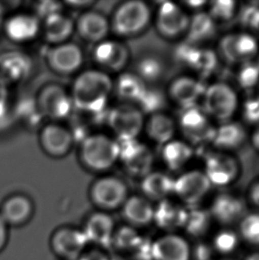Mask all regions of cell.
Here are the masks:
<instances>
[{"instance_id":"cell-7","label":"cell","mask_w":259,"mask_h":260,"mask_svg":"<svg viewBox=\"0 0 259 260\" xmlns=\"http://www.w3.org/2000/svg\"><path fill=\"white\" fill-rule=\"evenodd\" d=\"M146 116L134 104L119 103L109 109L105 123L116 141L139 139L143 133Z\"/></svg>"},{"instance_id":"cell-50","label":"cell","mask_w":259,"mask_h":260,"mask_svg":"<svg viewBox=\"0 0 259 260\" xmlns=\"http://www.w3.org/2000/svg\"><path fill=\"white\" fill-rule=\"evenodd\" d=\"M212 256V248L206 244H198L191 250V258L195 260H210Z\"/></svg>"},{"instance_id":"cell-54","label":"cell","mask_w":259,"mask_h":260,"mask_svg":"<svg viewBox=\"0 0 259 260\" xmlns=\"http://www.w3.org/2000/svg\"><path fill=\"white\" fill-rule=\"evenodd\" d=\"M65 4L74 9L78 8V9L85 11L91 9L92 8L91 7L94 5L95 2L93 1H68Z\"/></svg>"},{"instance_id":"cell-38","label":"cell","mask_w":259,"mask_h":260,"mask_svg":"<svg viewBox=\"0 0 259 260\" xmlns=\"http://www.w3.org/2000/svg\"><path fill=\"white\" fill-rule=\"evenodd\" d=\"M211 216L209 211L193 207L187 211L186 223L183 229L193 237L200 238L210 230Z\"/></svg>"},{"instance_id":"cell-17","label":"cell","mask_w":259,"mask_h":260,"mask_svg":"<svg viewBox=\"0 0 259 260\" xmlns=\"http://www.w3.org/2000/svg\"><path fill=\"white\" fill-rule=\"evenodd\" d=\"M206 85L192 75H180L173 78L166 88L165 94L169 102L181 109L199 105Z\"/></svg>"},{"instance_id":"cell-37","label":"cell","mask_w":259,"mask_h":260,"mask_svg":"<svg viewBox=\"0 0 259 260\" xmlns=\"http://www.w3.org/2000/svg\"><path fill=\"white\" fill-rule=\"evenodd\" d=\"M14 114L16 119L27 128H41L43 120L46 119L39 109L36 98L31 97L20 99L14 106Z\"/></svg>"},{"instance_id":"cell-1","label":"cell","mask_w":259,"mask_h":260,"mask_svg":"<svg viewBox=\"0 0 259 260\" xmlns=\"http://www.w3.org/2000/svg\"><path fill=\"white\" fill-rule=\"evenodd\" d=\"M113 91L114 79L111 75L99 69H90L77 75L70 93L75 110L90 116L93 121L98 118L105 120Z\"/></svg>"},{"instance_id":"cell-12","label":"cell","mask_w":259,"mask_h":260,"mask_svg":"<svg viewBox=\"0 0 259 260\" xmlns=\"http://www.w3.org/2000/svg\"><path fill=\"white\" fill-rule=\"evenodd\" d=\"M119 162L130 176L142 179L153 171L154 156L150 148L139 139L117 141Z\"/></svg>"},{"instance_id":"cell-4","label":"cell","mask_w":259,"mask_h":260,"mask_svg":"<svg viewBox=\"0 0 259 260\" xmlns=\"http://www.w3.org/2000/svg\"><path fill=\"white\" fill-rule=\"evenodd\" d=\"M240 105L235 88L226 82L217 81L206 85L201 107L210 119L222 123L234 120Z\"/></svg>"},{"instance_id":"cell-5","label":"cell","mask_w":259,"mask_h":260,"mask_svg":"<svg viewBox=\"0 0 259 260\" xmlns=\"http://www.w3.org/2000/svg\"><path fill=\"white\" fill-rule=\"evenodd\" d=\"M130 197L129 186L118 176L105 174L91 183L89 198L98 211L110 213L123 207Z\"/></svg>"},{"instance_id":"cell-26","label":"cell","mask_w":259,"mask_h":260,"mask_svg":"<svg viewBox=\"0 0 259 260\" xmlns=\"http://www.w3.org/2000/svg\"><path fill=\"white\" fill-rule=\"evenodd\" d=\"M0 215L9 228L26 225L34 215V204L29 197L15 193L7 197L0 207Z\"/></svg>"},{"instance_id":"cell-8","label":"cell","mask_w":259,"mask_h":260,"mask_svg":"<svg viewBox=\"0 0 259 260\" xmlns=\"http://www.w3.org/2000/svg\"><path fill=\"white\" fill-rule=\"evenodd\" d=\"M153 21L158 35L166 40L175 41L186 37L190 15L182 6L172 1H165L156 8Z\"/></svg>"},{"instance_id":"cell-34","label":"cell","mask_w":259,"mask_h":260,"mask_svg":"<svg viewBox=\"0 0 259 260\" xmlns=\"http://www.w3.org/2000/svg\"><path fill=\"white\" fill-rule=\"evenodd\" d=\"M217 35V23L207 11L196 12L190 16L189 26L186 34V42L203 46Z\"/></svg>"},{"instance_id":"cell-56","label":"cell","mask_w":259,"mask_h":260,"mask_svg":"<svg viewBox=\"0 0 259 260\" xmlns=\"http://www.w3.org/2000/svg\"><path fill=\"white\" fill-rule=\"evenodd\" d=\"M250 142L255 150L259 152V125L255 127L252 134L250 135Z\"/></svg>"},{"instance_id":"cell-14","label":"cell","mask_w":259,"mask_h":260,"mask_svg":"<svg viewBox=\"0 0 259 260\" xmlns=\"http://www.w3.org/2000/svg\"><path fill=\"white\" fill-rule=\"evenodd\" d=\"M84 59L83 48L71 41L51 46L46 54L47 66L60 76L78 74L84 66Z\"/></svg>"},{"instance_id":"cell-29","label":"cell","mask_w":259,"mask_h":260,"mask_svg":"<svg viewBox=\"0 0 259 260\" xmlns=\"http://www.w3.org/2000/svg\"><path fill=\"white\" fill-rule=\"evenodd\" d=\"M153 260H190L191 247L182 236L168 234L152 243Z\"/></svg>"},{"instance_id":"cell-58","label":"cell","mask_w":259,"mask_h":260,"mask_svg":"<svg viewBox=\"0 0 259 260\" xmlns=\"http://www.w3.org/2000/svg\"><path fill=\"white\" fill-rule=\"evenodd\" d=\"M110 260H123L122 257H111L110 258Z\"/></svg>"},{"instance_id":"cell-21","label":"cell","mask_w":259,"mask_h":260,"mask_svg":"<svg viewBox=\"0 0 259 260\" xmlns=\"http://www.w3.org/2000/svg\"><path fill=\"white\" fill-rule=\"evenodd\" d=\"M89 244L108 250L112 248L116 223L110 213L97 211L88 216L82 228Z\"/></svg>"},{"instance_id":"cell-44","label":"cell","mask_w":259,"mask_h":260,"mask_svg":"<svg viewBox=\"0 0 259 260\" xmlns=\"http://www.w3.org/2000/svg\"><path fill=\"white\" fill-rule=\"evenodd\" d=\"M239 112L242 116V123L252 126L259 125V95L251 96L241 102Z\"/></svg>"},{"instance_id":"cell-42","label":"cell","mask_w":259,"mask_h":260,"mask_svg":"<svg viewBox=\"0 0 259 260\" xmlns=\"http://www.w3.org/2000/svg\"><path fill=\"white\" fill-rule=\"evenodd\" d=\"M236 81L242 90L249 91L259 85V68L255 60L239 65Z\"/></svg>"},{"instance_id":"cell-30","label":"cell","mask_w":259,"mask_h":260,"mask_svg":"<svg viewBox=\"0 0 259 260\" xmlns=\"http://www.w3.org/2000/svg\"><path fill=\"white\" fill-rule=\"evenodd\" d=\"M121 211L128 225L134 229L147 226L154 220V206L142 194L130 196Z\"/></svg>"},{"instance_id":"cell-61","label":"cell","mask_w":259,"mask_h":260,"mask_svg":"<svg viewBox=\"0 0 259 260\" xmlns=\"http://www.w3.org/2000/svg\"><path fill=\"white\" fill-rule=\"evenodd\" d=\"M258 95H259V92H258Z\"/></svg>"},{"instance_id":"cell-22","label":"cell","mask_w":259,"mask_h":260,"mask_svg":"<svg viewBox=\"0 0 259 260\" xmlns=\"http://www.w3.org/2000/svg\"><path fill=\"white\" fill-rule=\"evenodd\" d=\"M75 32L82 40L95 46L109 39L111 32L109 18L92 8L84 11L75 21Z\"/></svg>"},{"instance_id":"cell-39","label":"cell","mask_w":259,"mask_h":260,"mask_svg":"<svg viewBox=\"0 0 259 260\" xmlns=\"http://www.w3.org/2000/svg\"><path fill=\"white\" fill-rule=\"evenodd\" d=\"M143 238L138 230L130 225L116 229L113 237L112 248L122 252H134L142 243Z\"/></svg>"},{"instance_id":"cell-31","label":"cell","mask_w":259,"mask_h":260,"mask_svg":"<svg viewBox=\"0 0 259 260\" xmlns=\"http://www.w3.org/2000/svg\"><path fill=\"white\" fill-rule=\"evenodd\" d=\"M187 211L188 210L185 206L167 198L158 202L157 205L154 207L153 222L160 229L174 231L184 228Z\"/></svg>"},{"instance_id":"cell-25","label":"cell","mask_w":259,"mask_h":260,"mask_svg":"<svg viewBox=\"0 0 259 260\" xmlns=\"http://www.w3.org/2000/svg\"><path fill=\"white\" fill-rule=\"evenodd\" d=\"M248 133L243 123L231 120L216 126L211 144L215 150L232 153L243 147Z\"/></svg>"},{"instance_id":"cell-11","label":"cell","mask_w":259,"mask_h":260,"mask_svg":"<svg viewBox=\"0 0 259 260\" xmlns=\"http://www.w3.org/2000/svg\"><path fill=\"white\" fill-rule=\"evenodd\" d=\"M203 171L211 186L224 187L237 180L242 167L232 153L214 150L205 156Z\"/></svg>"},{"instance_id":"cell-32","label":"cell","mask_w":259,"mask_h":260,"mask_svg":"<svg viewBox=\"0 0 259 260\" xmlns=\"http://www.w3.org/2000/svg\"><path fill=\"white\" fill-rule=\"evenodd\" d=\"M148 85L133 71H124L114 80L113 94L116 95L120 103L137 105L142 98Z\"/></svg>"},{"instance_id":"cell-52","label":"cell","mask_w":259,"mask_h":260,"mask_svg":"<svg viewBox=\"0 0 259 260\" xmlns=\"http://www.w3.org/2000/svg\"><path fill=\"white\" fill-rule=\"evenodd\" d=\"M9 238V226L0 215V252L6 248Z\"/></svg>"},{"instance_id":"cell-45","label":"cell","mask_w":259,"mask_h":260,"mask_svg":"<svg viewBox=\"0 0 259 260\" xmlns=\"http://www.w3.org/2000/svg\"><path fill=\"white\" fill-rule=\"evenodd\" d=\"M239 237L232 230H222L214 237L213 250L221 254H230L238 246Z\"/></svg>"},{"instance_id":"cell-15","label":"cell","mask_w":259,"mask_h":260,"mask_svg":"<svg viewBox=\"0 0 259 260\" xmlns=\"http://www.w3.org/2000/svg\"><path fill=\"white\" fill-rule=\"evenodd\" d=\"M211 184L202 170H188L174 179L173 194L184 205L196 207L208 196Z\"/></svg>"},{"instance_id":"cell-60","label":"cell","mask_w":259,"mask_h":260,"mask_svg":"<svg viewBox=\"0 0 259 260\" xmlns=\"http://www.w3.org/2000/svg\"><path fill=\"white\" fill-rule=\"evenodd\" d=\"M220 260H235V259H233V258H223V259H220Z\"/></svg>"},{"instance_id":"cell-36","label":"cell","mask_w":259,"mask_h":260,"mask_svg":"<svg viewBox=\"0 0 259 260\" xmlns=\"http://www.w3.org/2000/svg\"><path fill=\"white\" fill-rule=\"evenodd\" d=\"M135 72L147 85L156 84L164 78L165 63L161 57L147 54L140 57L135 65Z\"/></svg>"},{"instance_id":"cell-13","label":"cell","mask_w":259,"mask_h":260,"mask_svg":"<svg viewBox=\"0 0 259 260\" xmlns=\"http://www.w3.org/2000/svg\"><path fill=\"white\" fill-rule=\"evenodd\" d=\"M92 59L97 69L108 74H121L131 61V52L126 44L119 39H107L95 45Z\"/></svg>"},{"instance_id":"cell-57","label":"cell","mask_w":259,"mask_h":260,"mask_svg":"<svg viewBox=\"0 0 259 260\" xmlns=\"http://www.w3.org/2000/svg\"><path fill=\"white\" fill-rule=\"evenodd\" d=\"M245 260H259V252H253L246 257Z\"/></svg>"},{"instance_id":"cell-33","label":"cell","mask_w":259,"mask_h":260,"mask_svg":"<svg viewBox=\"0 0 259 260\" xmlns=\"http://www.w3.org/2000/svg\"><path fill=\"white\" fill-rule=\"evenodd\" d=\"M174 179L161 171H151L140 182L142 196L151 202H161L173 193Z\"/></svg>"},{"instance_id":"cell-43","label":"cell","mask_w":259,"mask_h":260,"mask_svg":"<svg viewBox=\"0 0 259 260\" xmlns=\"http://www.w3.org/2000/svg\"><path fill=\"white\" fill-rule=\"evenodd\" d=\"M240 232L247 243L259 245V213L245 215L240 221Z\"/></svg>"},{"instance_id":"cell-40","label":"cell","mask_w":259,"mask_h":260,"mask_svg":"<svg viewBox=\"0 0 259 260\" xmlns=\"http://www.w3.org/2000/svg\"><path fill=\"white\" fill-rule=\"evenodd\" d=\"M165 91H161L154 85H148L142 98L137 103V107L144 113V115H152L154 113L164 111V107L167 102Z\"/></svg>"},{"instance_id":"cell-27","label":"cell","mask_w":259,"mask_h":260,"mask_svg":"<svg viewBox=\"0 0 259 260\" xmlns=\"http://www.w3.org/2000/svg\"><path fill=\"white\" fill-rule=\"evenodd\" d=\"M143 132L149 141L164 146L175 139L178 132L177 121L165 111L154 113L146 117Z\"/></svg>"},{"instance_id":"cell-41","label":"cell","mask_w":259,"mask_h":260,"mask_svg":"<svg viewBox=\"0 0 259 260\" xmlns=\"http://www.w3.org/2000/svg\"><path fill=\"white\" fill-rule=\"evenodd\" d=\"M207 6V13L216 23L231 21L239 13L238 3L233 0H215Z\"/></svg>"},{"instance_id":"cell-10","label":"cell","mask_w":259,"mask_h":260,"mask_svg":"<svg viewBox=\"0 0 259 260\" xmlns=\"http://www.w3.org/2000/svg\"><path fill=\"white\" fill-rule=\"evenodd\" d=\"M35 98L43 116L50 122L61 123L75 111L70 91L59 84L43 86Z\"/></svg>"},{"instance_id":"cell-49","label":"cell","mask_w":259,"mask_h":260,"mask_svg":"<svg viewBox=\"0 0 259 260\" xmlns=\"http://www.w3.org/2000/svg\"><path fill=\"white\" fill-rule=\"evenodd\" d=\"M110 258L106 250L94 247L92 249L88 248L78 260H110Z\"/></svg>"},{"instance_id":"cell-55","label":"cell","mask_w":259,"mask_h":260,"mask_svg":"<svg viewBox=\"0 0 259 260\" xmlns=\"http://www.w3.org/2000/svg\"><path fill=\"white\" fill-rule=\"evenodd\" d=\"M208 5V2L207 1H196V0H193V1H185L184 3H183L182 7L185 8V9H193V10L196 11V12H199V11H203V7H205Z\"/></svg>"},{"instance_id":"cell-51","label":"cell","mask_w":259,"mask_h":260,"mask_svg":"<svg viewBox=\"0 0 259 260\" xmlns=\"http://www.w3.org/2000/svg\"><path fill=\"white\" fill-rule=\"evenodd\" d=\"M20 5L21 2L19 1H0V16L7 15V17L16 13Z\"/></svg>"},{"instance_id":"cell-28","label":"cell","mask_w":259,"mask_h":260,"mask_svg":"<svg viewBox=\"0 0 259 260\" xmlns=\"http://www.w3.org/2000/svg\"><path fill=\"white\" fill-rule=\"evenodd\" d=\"M75 33V21L62 12L51 14L41 21V34L51 46L70 41Z\"/></svg>"},{"instance_id":"cell-18","label":"cell","mask_w":259,"mask_h":260,"mask_svg":"<svg viewBox=\"0 0 259 260\" xmlns=\"http://www.w3.org/2000/svg\"><path fill=\"white\" fill-rule=\"evenodd\" d=\"M53 253L61 260H77L90 245L82 229L62 226L57 229L50 240Z\"/></svg>"},{"instance_id":"cell-59","label":"cell","mask_w":259,"mask_h":260,"mask_svg":"<svg viewBox=\"0 0 259 260\" xmlns=\"http://www.w3.org/2000/svg\"><path fill=\"white\" fill-rule=\"evenodd\" d=\"M256 60H255V61H256V64H257V66H258V68H259V53H258V55H257V57H256Z\"/></svg>"},{"instance_id":"cell-53","label":"cell","mask_w":259,"mask_h":260,"mask_svg":"<svg viewBox=\"0 0 259 260\" xmlns=\"http://www.w3.org/2000/svg\"><path fill=\"white\" fill-rule=\"evenodd\" d=\"M249 200L251 204L259 208V179H256L254 182L251 183L248 190Z\"/></svg>"},{"instance_id":"cell-48","label":"cell","mask_w":259,"mask_h":260,"mask_svg":"<svg viewBox=\"0 0 259 260\" xmlns=\"http://www.w3.org/2000/svg\"><path fill=\"white\" fill-rule=\"evenodd\" d=\"M11 96L9 85L0 78V122L7 119L11 110Z\"/></svg>"},{"instance_id":"cell-47","label":"cell","mask_w":259,"mask_h":260,"mask_svg":"<svg viewBox=\"0 0 259 260\" xmlns=\"http://www.w3.org/2000/svg\"><path fill=\"white\" fill-rule=\"evenodd\" d=\"M62 11H63V3L45 1V2L38 3L33 14H35L40 19V21H42L43 19L49 16L51 14L62 12Z\"/></svg>"},{"instance_id":"cell-19","label":"cell","mask_w":259,"mask_h":260,"mask_svg":"<svg viewBox=\"0 0 259 260\" xmlns=\"http://www.w3.org/2000/svg\"><path fill=\"white\" fill-rule=\"evenodd\" d=\"M177 58L183 66L200 77H208L216 71L219 58L216 51L205 46L186 42L177 49Z\"/></svg>"},{"instance_id":"cell-23","label":"cell","mask_w":259,"mask_h":260,"mask_svg":"<svg viewBox=\"0 0 259 260\" xmlns=\"http://www.w3.org/2000/svg\"><path fill=\"white\" fill-rule=\"evenodd\" d=\"M32 68L31 58L24 52L9 50L0 53V78L8 85L27 79Z\"/></svg>"},{"instance_id":"cell-9","label":"cell","mask_w":259,"mask_h":260,"mask_svg":"<svg viewBox=\"0 0 259 260\" xmlns=\"http://www.w3.org/2000/svg\"><path fill=\"white\" fill-rule=\"evenodd\" d=\"M176 121L178 130L186 139L184 141L192 147L193 145L211 143L216 126L201 106L181 109L179 118Z\"/></svg>"},{"instance_id":"cell-3","label":"cell","mask_w":259,"mask_h":260,"mask_svg":"<svg viewBox=\"0 0 259 260\" xmlns=\"http://www.w3.org/2000/svg\"><path fill=\"white\" fill-rule=\"evenodd\" d=\"M154 12L142 0L119 4L109 19L111 32L120 39H133L143 34L153 22Z\"/></svg>"},{"instance_id":"cell-46","label":"cell","mask_w":259,"mask_h":260,"mask_svg":"<svg viewBox=\"0 0 259 260\" xmlns=\"http://www.w3.org/2000/svg\"><path fill=\"white\" fill-rule=\"evenodd\" d=\"M241 21L246 29L259 32V7H244L241 14Z\"/></svg>"},{"instance_id":"cell-2","label":"cell","mask_w":259,"mask_h":260,"mask_svg":"<svg viewBox=\"0 0 259 260\" xmlns=\"http://www.w3.org/2000/svg\"><path fill=\"white\" fill-rule=\"evenodd\" d=\"M118 141L108 134L96 133L88 135L79 144V159L91 173H106L119 162Z\"/></svg>"},{"instance_id":"cell-6","label":"cell","mask_w":259,"mask_h":260,"mask_svg":"<svg viewBox=\"0 0 259 260\" xmlns=\"http://www.w3.org/2000/svg\"><path fill=\"white\" fill-rule=\"evenodd\" d=\"M219 60L229 65L255 60L259 53L256 36L249 31L231 32L220 37L216 51Z\"/></svg>"},{"instance_id":"cell-35","label":"cell","mask_w":259,"mask_h":260,"mask_svg":"<svg viewBox=\"0 0 259 260\" xmlns=\"http://www.w3.org/2000/svg\"><path fill=\"white\" fill-rule=\"evenodd\" d=\"M193 147L183 140L174 139L161 146V157L167 169L172 172L182 170L192 160Z\"/></svg>"},{"instance_id":"cell-24","label":"cell","mask_w":259,"mask_h":260,"mask_svg":"<svg viewBox=\"0 0 259 260\" xmlns=\"http://www.w3.org/2000/svg\"><path fill=\"white\" fill-rule=\"evenodd\" d=\"M245 211V204L241 197L234 193H221L212 201L210 213L217 221L229 225L241 221Z\"/></svg>"},{"instance_id":"cell-16","label":"cell","mask_w":259,"mask_h":260,"mask_svg":"<svg viewBox=\"0 0 259 260\" xmlns=\"http://www.w3.org/2000/svg\"><path fill=\"white\" fill-rule=\"evenodd\" d=\"M39 142L45 154L59 159L70 154L76 141L70 127L59 122H49L40 128Z\"/></svg>"},{"instance_id":"cell-20","label":"cell","mask_w":259,"mask_h":260,"mask_svg":"<svg viewBox=\"0 0 259 260\" xmlns=\"http://www.w3.org/2000/svg\"><path fill=\"white\" fill-rule=\"evenodd\" d=\"M3 30L11 42L18 45L29 44L41 34V21L33 13L16 12L7 16Z\"/></svg>"},{"instance_id":"cell-62","label":"cell","mask_w":259,"mask_h":260,"mask_svg":"<svg viewBox=\"0 0 259 260\" xmlns=\"http://www.w3.org/2000/svg\"><path fill=\"white\" fill-rule=\"evenodd\" d=\"M77 260H78V259H77Z\"/></svg>"}]
</instances>
